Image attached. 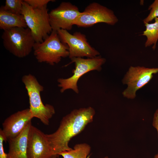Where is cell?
Wrapping results in <instances>:
<instances>
[{
	"label": "cell",
	"mask_w": 158,
	"mask_h": 158,
	"mask_svg": "<svg viewBox=\"0 0 158 158\" xmlns=\"http://www.w3.org/2000/svg\"><path fill=\"white\" fill-rule=\"evenodd\" d=\"M95 113V109L90 107L74 109L63 117L54 132L46 134L53 152L54 158L58 157L63 152L72 149L68 146L70 141L93 121Z\"/></svg>",
	"instance_id": "6da1fadb"
},
{
	"label": "cell",
	"mask_w": 158,
	"mask_h": 158,
	"mask_svg": "<svg viewBox=\"0 0 158 158\" xmlns=\"http://www.w3.org/2000/svg\"><path fill=\"white\" fill-rule=\"evenodd\" d=\"M22 81L25 85L29 97V109L32 117L39 119L43 123L48 125L49 120L55 113L52 105L44 104L42 100L40 93L44 90V87L40 83L33 75H24Z\"/></svg>",
	"instance_id": "7a4b0ae2"
},
{
	"label": "cell",
	"mask_w": 158,
	"mask_h": 158,
	"mask_svg": "<svg viewBox=\"0 0 158 158\" xmlns=\"http://www.w3.org/2000/svg\"><path fill=\"white\" fill-rule=\"evenodd\" d=\"M34 54L37 61L51 65L59 63L62 58L69 56L68 47L62 42L57 31L52 30L42 42H35Z\"/></svg>",
	"instance_id": "3957f363"
},
{
	"label": "cell",
	"mask_w": 158,
	"mask_h": 158,
	"mask_svg": "<svg viewBox=\"0 0 158 158\" xmlns=\"http://www.w3.org/2000/svg\"><path fill=\"white\" fill-rule=\"evenodd\" d=\"M1 38L5 48L19 58L28 55L35 42L28 28L15 27L4 30Z\"/></svg>",
	"instance_id": "277c9868"
},
{
	"label": "cell",
	"mask_w": 158,
	"mask_h": 158,
	"mask_svg": "<svg viewBox=\"0 0 158 158\" xmlns=\"http://www.w3.org/2000/svg\"><path fill=\"white\" fill-rule=\"evenodd\" d=\"M21 14L35 42H42L52 31L47 6L33 8L23 0Z\"/></svg>",
	"instance_id": "5b68a950"
},
{
	"label": "cell",
	"mask_w": 158,
	"mask_h": 158,
	"mask_svg": "<svg viewBox=\"0 0 158 158\" xmlns=\"http://www.w3.org/2000/svg\"><path fill=\"white\" fill-rule=\"evenodd\" d=\"M71 60V63H74L75 64L73 75L68 78H59L57 80L58 86L60 88V91L61 93L66 90L71 89L75 93H78L79 90L77 83L80 78L90 71H100L102 66L106 61L105 59L99 55L86 59L74 57Z\"/></svg>",
	"instance_id": "8992f818"
},
{
	"label": "cell",
	"mask_w": 158,
	"mask_h": 158,
	"mask_svg": "<svg viewBox=\"0 0 158 158\" xmlns=\"http://www.w3.org/2000/svg\"><path fill=\"white\" fill-rule=\"evenodd\" d=\"M118 19L114 11L97 2L90 4L77 18L74 25L78 27H89L99 23L114 25Z\"/></svg>",
	"instance_id": "52a82bcc"
},
{
	"label": "cell",
	"mask_w": 158,
	"mask_h": 158,
	"mask_svg": "<svg viewBox=\"0 0 158 158\" xmlns=\"http://www.w3.org/2000/svg\"><path fill=\"white\" fill-rule=\"evenodd\" d=\"M57 32L61 42L68 47L70 59L84 57L92 58L99 55L100 53L90 45L86 36L80 32L72 34L67 30L60 29Z\"/></svg>",
	"instance_id": "ba28073f"
},
{
	"label": "cell",
	"mask_w": 158,
	"mask_h": 158,
	"mask_svg": "<svg viewBox=\"0 0 158 158\" xmlns=\"http://www.w3.org/2000/svg\"><path fill=\"white\" fill-rule=\"evenodd\" d=\"M158 72V68L131 66L122 80L123 83L128 86L122 93L124 97L129 99L135 98L136 91L150 81L153 74Z\"/></svg>",
	"instance_id": "9c48e42d"
},
{
	"label": "cell",
	"mask_w": 158,
	"mask_h": 158,
	"mask_svg": "<svg viewBox=\"0 0 158 158\" xmlns=\"http://www.w3.org/2000/svg\"><path fill=\"white\" fill-rule=\"evenodd\" d=\"M78 8L69 2H63L49 13L52 30H66L72 28L74 22L80 15Z\"/></svg>",
	"instance_id": "30bf717a"
},
{
	"label": "cell",
	"mask_w": 158,
	"mask_h": 158,
	"mask_svg": "<svg viewBox=\"0 0 158 158\" xmlns=\"http://www.w3.org/2000/svg\"><path fill=\"white\" fill-rule=\"evenodd\" d=\"M27 155L28 158H54V157L46 134L32 124L28 133Z\"/></svg>",
	"instance_id": "8fae6325"
},
{
	"label": "cell",
	"mask_w": 158,
	"mask_h": 158,
	"mask_svg": "<svg viewBox=\"0 0 158 158\" xmlns=\"http://www.w3.org/2000/svg\"><path fill=\"white\" fill-rule=\"evenodd\" d=\"M32 118L29 108H27L18 111L6 119L1 129L7 140L19 135Z\"/></svg>",
	"instance_id": "7c38bea8"
},
{
	"label": "cell",
	"mask_w": 158,
	"mask_h": 158,
	"mask_svg": "<svg viewBox=\"0 0 158 158\" xmlns=\"http://www.w3.org/2000/svg\"><path fill=\"white\" fill-rule=\"evenodd\" d=\"M30 122L18 136L8 139L7 158H28L27 148L28 133L31 126Z\"/></svg>",
	"instance_id": "4fadbf2b"
},
{
	"label": "cell",
	"mask_w": 158,
	"mask_h": 158,
	"mask_svg": "<svg viewBox=\"0 0 158 158\" xmlns=\"http://www.w3.org/2000/svg\"><path fill=\"white\" fill-rule=\"evenodd\" d=\"M25 20L22 15L13 13L0 8V29L4 30L20 27L27 28Z\"/></svg>",
	"instance_id": "5bb4252c"
},
{
	"label": "cell",
	"mask_w": 158,
	"mask_h": 158,
	"mask_svg": "<svg viewBox=\"0 0 158 158\" xmlns=\"http://www.w3.org/2000/svg\"><path fill=\"white\" fill-rule=\"evenodd\" d=\"M155 22L153 23L144 24L146 27L145 31L140 35L145 36L147 39L145 43V47L153 45L152 48L154 50L158 40V17L154 19Z\"/></svg>",
	"instance_id": "9a60e30c"
},
{
	"label": "cell",
	"mask_w": 158,
	"mask_h": 158,
	"mask_svg": "<svg viewBox=\"0 0 158 158\" xmlns=\"http://www.w3.org/2000/svg\"><path fill=\"white\" fill-rule=\"evenodd\" d=\"M91 150L90 146L86 143L75 145L73 149L60 153L59 155L63 158H87Z\"/></svg>",
	"instance_id": "2e32d148"
},
{
	"label": "cell",
	"mask_w": 158,
	"mask_h": 158,
	"mask_svg": "<svg viewBox=\"0 0 158 158\" xmlns=\"http://www.w3.org/2000/svg\"><path fill=\"white\" fill-rule=\"evenodd\" d=\"M23 0H6L4 6L1 7L7 12L18 15L21 14Z\"/></svg>",
	"instance_id": "e0dca14e"
},
{
	"label": "cell",
	"mask_w": 158,
	"mask_h": 158,
	"mask_svg": "<svg viewBox=\"0 0 158 158\" xmlns=\"http://www.w3.org/2000/svg\"><path fill=\"white\" fill-rule=\"evenodd\" d=\"M150 10L148 16L143 20L144 24L149 23L156 18L158 17V0H155L148 8Z\"/></svg>",
	"instance_id": "ac0fdd59"
},
{
	"label": "cell",
	"mask_w": 158,
	"mask_h": 158,
	"mask_svg": "<svg viewBox=\"0 0 158 158\" xmlns=\"http://www.w3.org/2000/svg\"><path fill=\"white\" fill-rule=\"evenodd\" d=\"M25 2L33 8H40L47 6V4L52 0H24Z\"/></svg>",
	"instance_id": "d6986e66"
},
{
	"label": "cell",
	"mask_w": 158,
	"mask_h": 158,
	"mask_svg": "<svg viewBox=\"0 0 158 158\" xmlns=\"http://www.w3.org/2000/svg\"><path fill=\"white\" fill-rule=\"evenodd\" d=\"M7 140L4 135L2 129H0V158H7V154L4 150L3 143Z\"/></svg>",
	"instance_id": "ffe728a7"
},
{
	"label": "cell",
	"mask_w": 158,
	"mask_h": 158,
	"mask_svg": "<svg viewBox=\"0 0 158 158\" xmlns=\"http://www.w3.org/2000/svg\"><path fill=\"white\" fill-rule=\"evenodd\" d=\"M152 125L157 130L158 137V109L155 111L154 115Z\"/></svg>",
	"instance_id": "44dd1931"
},
{
	"label": "cell",
	"mask_w": 158,
	"mask_h": 158,
	"mask_svg": "<svg viewBox=\"0 0 158 158\" xmlns=\"http://www.w3.org/2000/svg\"><path fill=\"white\" fill-rule=\"evenodd\" d=\"M154 158H158V152L154 156Z\"/></svg>",
	"instance_id": "7402d4cb"
},
{
	"label": "cell",
	"mask_w": 158,
	"mask_h": 158,
	"mask_svg": "<svg viewBox=\"0 0 158 158\" xmlns=\"http://www.w3.org/2000/svg\"><path fill=\"white\" fill-rule=\"evenodd\" d=\"M104 158H108V157H107V156H106V157H104Z\"/></svg>",
	"instance_id": "603a6c76"
}]
</instances>
